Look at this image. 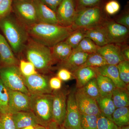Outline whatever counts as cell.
Listing matches in <instances>:
<instances>
[{
	"mask_svg": "<svg viewBox=\"0 0 129 129\" xmlns=\"http://www.w3.org/2000/svg\"><path fill=\"white\" fill-rule=\"evenodd\" d=\"M30 39L45 46L51 48L64 41L73 31L72 26L38 23L27 27Z\"/></svg>",
	"mask_w": 129,
	"mask_h": 129,
	"instance_id": "1",
	"label": "cell"
},
{
	"mask_svg": "<svg viewBox=\"0 0 129 129\" xmlns=\"http://www.w3.org/2000/svg\"><path fill=\"white\" fill-rule=\"evenodd\" d=\"M0 28L14 53L23 51L29 38L27 26L11 13L0 19Z\"/></svg>",
	"mask_w": 129,
	"mask_h": 129,
	"instance_id": "2",
	"label": "cell"
},
{
	"mask_svg": "<svg viewBox=\"0 0 129 129\" xmlns=\"http://www.w3.org/2000/svg\"><path fill=\"white\" fill-rule=\"evenodd\" d=\"M23 51L27 61L34 64L37 72L47 73L56 63L50 48L34 41L30 37Z\"/></svg>",
	"mask_w": 129,
	"mask_h": 129,
	"instance_id": "3",
	"label": "cell"
},
{
	"mask_svg": "<svg viewBox=\"0 0 129 129\" xmlns=\"http://www.w3.org/2000/svg\"><path fill=\"white\" fill-rule=\"evenodd\" d=\"M30 109L40 125L46 127L52 121L51 94H30Z\"/></svg>",
	"mask_w": 129,
	"mask_h": 129,
	"instance_id": "4",
	"label": "cell"
},
{
	"mask_svg": "<svg viewBox=\"0 0 129 129\" xmlns=\"http://www.w3.org/2000/svg\"><path fill=\"white\" fill-rule=\"evenodd\" d=\"M104 20L101 9L98 7L86 8L76 11L72 27L76 29H88L100 25Z\"/></svg>",
	"mask_w": 129,
	"mask_h": 129,
	"instance_id": "5",
	"label": "cell"
},
{
	"mask_svg": "<svg viewBox=\"0 0 129 129\" xmlns=\"http://www.w3.org/2000/svg\"><path fill=\"white\" fill-rule=\"evenodd\" d=\"M0 78L3 84L9 89L21 91L30 95L24 83V76L18 66L1 67Z\"/></svg>",
	"mask_w": 129,
	"mask_h": 129,
	"instance_id": "6",
	"label": "cell"
},
{
	"mask_svg": "<svg viewBox=\"0 0 129 129\" xmlns=\"http://www.w3.org/2000/svg\"><path fill=\"white\" fill-rule=\"evenodd\" d=\"M12 11L18 20L27 27L39 23L34 1H13Z\"/></svg>",
	"mask_w": 129,
	"mask_h": 129,
	"instance_id": "7",
	"label": "cell"
},
{
	"mask_svg": "<svg viewBox=\"0 0 129 129\" xmlns=\"http://www.w3.org/2000/svg\"><path fill=\"white\" fill-rule=\"evenodd\" d=\"M75 90L70 91L67 96L66 117L63 124L66 129H81V114L76 104Z\"/></svg>",
	"mask_w": 129,
	"mask_h": 129,
	"instance_id": "8",
	"label": "cell"
},
{
	"mask_svg": "<svg viewBox=\"0 0 129 129\" xmlns=\"http://www.w3.org/2000/svg\"><path fill=\"white\" fill-rule=\"evenodd\" d=\"M68 92L64 90L54 91L52 93V121L63 125L66 117L67 101Z\"/></svg>",
	"mask_w": 129,
	"mask_h": 129,
	"instance_id": "9",
	"label": "cell"
},
{
	"mask_svg": "<svg viewBox=\"0 0 129 129\" xmlns=\"http://www.w3.org/2000/svg\"><path fill=\"white\" fill-rule=\"evenodd\" d=\"M101 25L106 30L109 44L120 45L125 43L129 36V28L114 21H103Z\"/></svg>",
	"mask_w": 129,
	"mask_h": 129,
	"instance_id": "10",
	"label": "cell"
},
{
	"mask_svg": "<svg viewBox=\"0 0 129 129\" xmlns=\"http://www.w3.org/2000/svg\"><path fill=\"white\" fill-rule=\"evenodd\" d=\"M24 83L30 94H51L49 85V79L39 73L30 76H24Z\"/></svg>",
	"mask_w": 129,
	"mask_h": 129,
	"instance_id": "11",
	"label": "cell"
},
{
	"mask_svg": "<svg viewBox=\"0 0 129 129\" xmlns=\"http://www.w3.org/2000/svg\"><path fill=\"white\" fill-rule=\"evenodd\" d=\"M75 96L81 114L98 115L101 113L96 100L86 94L81 88H76Z\"/></svg>",
	"mask_w": 129,
	"mask_h": 129,
	"instance_id": "12",
	"label": "cell"
},
{
	"mask_svg": "<svg viewBox=\"0 0 129 129\" xmlns=\"http://www.w3.org/2000/svg\"><path fill=\"white\" fill-rule=\"evenodd\" d=\"M76 12L74 0H63L56 12L59 25L72 26Z\"/></svg>",
	"mask_w": 129,
	"mask_h": 129,
	"instance_id": "13",
	"label": "cell"
},
{
	"mask_svg": "<svg viewBox=\"0 0 129 129\" xmlns=\"http://www.w3.org/2000/svg\"><path fill=\"white\" fill-rule=\"evenodd\" d=\"M8 89L9 105L12 114L16 112L31 111L30 95L21 91Z\"/></svg>",
	"mask_w": 129,
	"mask_h": 129,
	"instance_id": "14",
	"label": "cell"
},
{
	"mask_svg": "<svg viewBox=\"0 0 129 129\" xmlns=\"http://www.w3.org/2000/svg\"><path fill=\"white\" fill-rule=\"evenodd\" d=\"M97 52L102 56L108 64L117 65L125 60L122 56L121 46L118 44H109L99 47Z\"/></svg>",
	"mask_w": 129,
	"mask_h": 129,
	"instance_id": "15",
	"label": "cell"
},
{
	"mask_svg": "<svg viewBox=\"0 0 129 129\" xmlns=\"http://www.w3.org/2000/svg\"><path fill=\"white\" fill-rule=\"evenodd\" d=\"M0 56L1 64H2L3 67L18 65V60L15 56L14 52L6 38L1 34Z\"/></svg>",
	"mask_w": 129,
	"mask_h": 129,
	"instance_id": "16",
	"label": "cell"
},
{
	"mask_svg": "<svg viewBox=\"0 0 129 129\" xmlns=\"http://www.w3.org/2000/svg\"><path fill=\"white\" fill-rule=\"evenodd\" d=\"M94 68L98 74L108 77L112 81L117 88L128 89V86L120 79L117 65L107 64Z\"/></svg>",
	"mask_w": 129,
	"mask_h": 129,
	"instance_id": "17",
	"label": "cell"
},
{
	"mask_svg": "<svg viewBox=\"0 0 129 129\" xmlns=\"http://www.w3.org/2000/svg\"><path fill=\"white\" fill-rule=\"evenodd\" d=\"M34 2L37 9L39 23L59 24L55 12L44 5L40 0H36Z\"/></svg>",
	"mask_w": 129,
	"mask_h": 129,
	"instance_id": "18",
	"label": "cell"
},
{
	"mask_svg": "<svg viewBox=\"0 0 129 129\" xmlns=\"http://www.w3.org/2000/svg\"><path fill=\"white\" fill-rule=\"evenodd\" d=\"M88 53L73 50L69 57L60 64V67L65 68L73 73L74 72L83 66L86 61Z\"/></svg>",
	"mask_w": 129,
	"mask_h": 129,
	"instance_id": "19",
	"label": "cell"
},
{
	"mask_svg": "<svg viewBox=\"0 0 129 129\" xmlns=\"http://www.w3.org/2000/svg\"><path fill=\"white\" fill-rule=\"evenodd\" d=\"M16 129L39 125L36 117L31 111L16 112L12 114Z\"/></svg>",
	"mask_w": 129,
	"mask_h": 129,
	"instance_id": "20",
	"label": "cell"
},
{
	"mask_svg": "<svg viewBox=\"0 0 129 129\" xmlns=\"http://www.w3.org/2000/svg\"><path fill=\"white\" fill-rule=\"evenodd\" d=\"M85 37L91 40L99 47L104 46L109 44L106 30L101 24L94 27L86 29Z\"/></svg>",
	"mask_w": 129,
	"mask_h": 129,
	"instance_id": "21",
	"label": "cell"
},
{
	"mask_svg": "<svg viewBox=\"0 0 129 129\" xmlns=\"http://www.w3.org/2000/svg\"><path fill=\"white\" fill-rule=\"evenodd\" d=\"M73 74L76 80V88H82L88 81L96 78L98 75L94 68L90 67H81Z\"/></svg>",
	"mask_w": 129,
	"mask_h": 129,
	"instance_id": "22",
	"label": "cell"
},
{
	"mask_svg": "<svg viewBox=\"0 0 129 129\" xmlns=\"http://www.w3.org/2000/svg\"><path fill=\"white\" fill-rule=\"evenodd\" d=\"M96 101L101 113L113 121L112 115L116 108L113 102L112 94L105 95H100Z\"/></svg>",
	"mask_w": 129,
	"mask_h": 129,
	"instance_id": "23",
	"label": "cell"
},
{
	"mask_svg": "<svg viewBox=\"0 0 129 129\" xmlns=\"http://www.w3.org/2000/svg\"><path fill=\"white\" fill-rule=\"evenodd\" d=\"M52 53L55 62L60 64L64 62L72 54L73 49L65 41L58 43L51 48Z\"/></svg>",
	"mask_w": 129,
	"mask_h": 129,
	"instance_id": "24",
	"label": "cell"
},
{
	"mask_svg": "<svg viewBox=\"0 0 129 129\" xmlns=\"http://www.w3.org/2000/svg\"><path fill=\"white\" fill-rule=\"evenodd\" d=\"M112 98L116 108L129 106L128 89L117 88L112 92Z\"/></svg>",
	"mask_w": 129,
	"mask_h": 129,
	"instance_id": "25",
	"label": "cell"
},
{
	"mask_svg": "<svg viewBox=\"0 0 129 129\" xmlns=\"http://www.w3.org/2000/svg\"><path fill=\"white\" fill-rule=\"evenodd\" d=\"M113 121L118 127L129 125L128 107L116 108L112 115Z\"/></svg>",
	"mask_w": 129,
	"mask_h": 129,
	"instance_id": "26",
	"label": "cell"
},
{
	"mask_svg": "<svg viewBox=\"0 0 129 129\" xmlns=\"http://www.w3.org/2000/svg\"><path fill=\"white\" fill-rule=\"evenodd\" d=\"M96 79L101 95L112 94L117 88L114 83L108 77L98 74Z\"/></svg>",
	"mask_w": 129,
	"mask_h": 129,
	"instance_id": "27",
	"label": "cell"
},
{
	"mask_svg": "<svg viewBox=\"0 0 129 129\" xmlns=\"http://www.w3.org/2000/svg\"><path fill=\"white\" fill-rule=\"evenodd\" d=\"M8 89L0 79V113H12L9 105Z\"/></svg>",
	"mask_w": 129,
	"mask_h": 129,
	"instance_id": "28",
	"label": "cell"
},
{
	"mask_svg": "<svg viewBox=\"0 0 129 129\" xmlns=\"http://www.w3.org/2000/svg\"><path fill=\"white\" fill-rule=\"evenodd\" d=\"M86 29L83 28L76 29L73 30L64 41L73 50L75 49L80 42L85 38Z\"/></svg>",
	"mask_w": 129,
	"mask_h": 129,
	"instance_id": "29",
	"label": "cell"
},
{
	"mask_svg": "<svg viewBox=\"0 0 129 129\" xmlns=\"http://www.w3.org/2000/svg\"><path fill=\"white\" fill-rule=\"evenodd\" d=\"M99 47L91 40L85 37L80 42L78 46L73 50L90 54L96 52Z\"/></svg>",
	"mask_w": 129,
	"mask_h": 129,
	"instance_id": "30",
	"label": "cell"
},
{
	"mask_svg": "<svg viewBox=\"0 0 129 129\" xmlns=\"http://www.w3.org/2000/svg\"><path fill=\"white\" fill-rule=\"evenodd\" d=\"M107 64V63L104 58L96 52L89 54L86 61L81 67L97 68Z\"/></svg>",
	"mask_w": 129,
	"mask_h": 129,
	"instance_id": "31",
	"label": "cell"
},
{
	"mask_svg": "<svg viewBox=\"0 0 129 129\" xmlns=\"http://www.w3.org/2000/svg\"><path fill=\"white\" fill-rule=\"evenodd\" d=\"M81 88L86 94L95 100L100 95L96 78L90 80Z\"/></svg>",
	"mask_w": 129,
	"mask_h": 129,
	"instance_id": "32",
	"label": "cell"
},
{
	"mask_svg": "<svg viewBox=\"0 0 129 129\" xmlns=\"http://www.w3.org/2000/svg\"><path fill=\"white\" fill-rule=\"evenodd\" d=\"M97 116L81 114V129H98Z\"/></svg>",
	"mask_w": 129,
	"mask_h": 129,
	"instance_id": "33",
	"label": "cell"
},
{
	"mask_svg": "<svg viewBox=\"0 0 129 129\" xmlns=\"http://www.w3.org/2000/svg\"><path fill=\"white\" fill-rule=\"evenodd\" d=\"M121 80L128 86L129 84V62L124 60L117 65Z\"/></svg>",
	"mask_w": 129,
	"mask_h": 129,
	"instance_id": "34",
	"label": "cell"
},
{
	"mask_svg": "<svg viewBox=\"0 0 129 129\" xmlns=\"http://www.w3.org/2000/svg\"><path fill=\"white\" fill-rule=\"evenodd\" d=\"M19 65L20 72L24 77L30 76L38 73L34 64L29 61L21 60Z\"/></svg>",
	"mask_w": 129,
	"mask_h": 129,
	"instance_id": "35",
	"label": "cell"
},
{
	"mask_svg": "<svg viewBox=\"0 0 129 129\" xmlns=\"http://www.w3.org/2000/svg\"><path fill=\"white\" fill-rule=\"evenodd\" d=\"M98 129H118L112 120L109 119L101 113L97 116Z\"/></svg>",
	"mask_w": 129,
	"mask_h": 129,
	"instance_id": "36",
	"label": "cell"
},
{
	"mask_svg": "<svg viewBox=\"0 0 129 129\" xmlns=\"http://www.w3.org/2000/svg\"><path fill=\"white\" fill-rule=\"evenodd\" d=\"M0 129H16L12 114L0 113Z\"/></svg>",
	"mask_w": 129,
	"mask_h": 129,
	"instance_id": "37",
	"label": "cell"
},
{
	"mask_svg": "<svg viewBox=\"0 0 129 129\" xmlns=\"http://www.w3.org/2000/svg\"><path fill=\"white\" fill-rule=\"evenodd\" d=\"M12 3V0H2L0 2V19L11 13Z\"/></svg>",
	"mask_w": 129,
	"mask_h": 129,
	"instance_id": "38",
	"label": "cell"
},
{
	"mask_svg": "<svg viewBox=\"0 0 129 129\" xmlns=\"http://www.w3.org/2000/svg\"><path fill=\"white\" fill-rule=\"evenodd\" d=\"M120 5L117 1L112 0L107 3L105 7V10L108 14L114 15L119 11Z\"/></svg>",
	"mask_w": 129,
	"mask_h": 129,
	"instance_id": "39",
	"label": "cell"
},
{
	"mask_svg": "<svg viewBox=\"0 0 129 129\" xmlns=\"http://www.w3.org/2000/svg\"><path fill=\"white\" fill-rule=\"evenodd\" d=\"M57 76L62 81H67L75 79L73 73L65 68L60 67L58 70Z\"/></svg>",
	"mask_w": 129,
	"mask_h": 129,
	"instance_id": "40",
	"label": "cell"
},
{
	"mask_svg": "<svg viewBox=\"0 0 129 129\" xmlns=\"http://www.w3.org/2000/svg\"><path fill=\"white\" fill-rule=\"evenodd\" d=\"M101 0H77L78 10L82 8L96 7Z\"/></svg>",
	"mask_w": 129,
	"mask_h": 129,
	"instance_id": "41",
	"label": "cell"
},
{
	"mask_svg": "<svg viewBox=\"0 0 129 129\" xmlns=\"http://www.w3.org/2000/svg\"><path fill=\"white\" fill-rule=\"evenodd\" d=\"M49 85L52 91L59 90L62 88V82L57 76L53 77L49 79Z\"/></svg>",
	"mask_w": 129,
	"mask_h": 129,
	"instance_id": "42",
	"label": "cell"
},
{
	"mask_svg": "<svg viewBox=\"0 0 129 129\" xmlns=\"http://www.w3.org/2000/svg\"><path fill=\"white\" fill-rule=\"evenodd\" d=\"M42 3L50 8L53 11L56 12L63 0H40Z\"/></svg>",
	"mask_w": 129,
	"mask_h": 129,
	"instance_id": "43",
	"label": "cell"
},
{
	"mask_svg": "<svg viewBox=\"0 0 129 129\" xmlns=\"http://www.w3.org/2000/svg\"><path fill=\"white\" fill-rule=\"evenodd\" d=\"M116 22L120 25H123L125 27L129 28V15L127 13L118 18L116 20Z\"/></svg>",
	"mask_w": 129,
	"mask_h": 129,
	"instance_id": "44",
	"label": "cell"
},
{
	"mask_svg": "<svg viewBox=\"0 0 129 129\" xmlns=\"http://www.w3.org/2000/svg\"><path fill=\"white\" fill-rule=\"evenodd\" d=\"M46 128V129H66L63 125H60L53 121L51 122Z\"/></svg>",
	"mask_w": 129,
	"mask_h": 129,
	"instance_id": "45",
	"label": "cell"
},
{
	"mask_svg": "<svg viewBox=\"0 0 129 129\" xmlns=\"http://www.w3.org/2000/svg\"><path fill=\"white\" fill-rule=\"evenodd\" d=\"M121 52L123 57L125 60L129 61V48L128 46L121 48Z\"/></svg>",
	"mask_w": 129,
	"mask_h": 129,
	"instance_id": "46",
	"label": "cell"
},
{
	"mask_svg": "<svg viewBox=\"0 0 129 129\" xmlns=\"http://www.w3.org/2000/svg\"><path fill=\"white\" fill-rule=\"evenodd\" d=\"M36 126H28V127H24V128H21L19 129H35L36 127Z\"/></svg>",
	"mask_w": 129,
	"mask_h": 129,
	"instance_id": "47",
	"label": "cell"
},
{
	"mask_svg": "<svg viewBox=\"0 0 129 129\" xmlns=\"http://www.w3.org/2000/svg\"><path fill=\"white\" fill-rule=\"evenodd\" d=\"M35 129H46V128L44 126L40 125H38L36 126Z\"/></svg>",
	"mask_w": 129,
	"mask_h": 129,
	"instance_id": "48",
	"label": "cell"
},
{
	"mask_svg": "<svg viewBox=\"0 0 129 129\" xmlns=\"http://www.w3.org/2000/svg\"><path fill=\"white\" fill-rule=\"evenodd\" d=\"M118 129H129V126L128 125L123 126L122 127H118Z\"/></svg>",
	"mask_w": 129,
	"mask_h": 129,
	"instance_id": "49",
	"label": "cell"
},
{
	"mask_svg": "<svg viewBox=\"0 0 129 129\" xmlns=\"http://www.w3.org/2000/svg\"><path fill=\"white\" fill-rule=\"evenodd\" d=\"M13 1H35L36 0H12Z\"/></svg>",
	"mask_w": 129,
	"mask_h": 129,
	"instance_id": "50",
	"label": "cell"
},
{
	"mask_svg": "<svg viewBox=\"0 0 129 129\" xmlns=\"http://www.w3.org/2000/svg\"><path fill=\"white\" fill-rule=\"evenodd\" d=\"M1 67L0 66V74H1ZM0 79H1V78H0Z\"/></svg>",
	"mask_w": 129,
	"mask_h": 129,
	"instance_id": "51",
	"label": "cell"
},
{
	"mask_svg": "<svg viewBox=\"0 0 129 129\" xmlns=\"http://www.w3.org/2000/svg\"><path fill=\"white\" fill-rule=\"evenodd\" d=\"M1 64V56H0V64Z\"/></svg>",
	"mask_w": 129,
	"mask_h": 129,
	"instance_id": "52",
	"label": "cell"
},
{
	"mask_svg": "<svg viewBox=\"0 0 129 129\" xmlns=\"http://www.w3.org/2000/svg\"><path fill=\"white\" fill-rule=\"evenodd\" d=\"M2 0H0V2H1V1Z\"/></svg>",
	"mask_w": 129,
	"mask_h": 129,
	"instance_id": "53",
	"label": "cell"
}]
</instances>
